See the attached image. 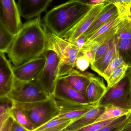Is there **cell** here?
<instances>
[{
    "instance_id": "obj_1",
    "label": "cell",
    "mask_w": 131,
    "mask_h": 131,
    "mask_svg": "<svg viewBox=\"0 0 131 131\" xmlns=\"http://www.w3.org/2000/svg\"><path fill=\"white\" fill-rule=\"evenodd\" d=\"M47 30L41 16L23 24L8 53L14 66H17L43 55L47 45Z\"/></svg>"
},
{
    "instance_id": "obj_2",
    "label": "cell",
    "mask_w": 131,
    "mask_h": 131,
    "mask_svg": "<svg viewBox=\"0 0 131 131\" xmlns=\"http://www.w3.org/2000/svg\"><path fill=\"white\" fill-rule=\"evenodd\" d=\"M82 2L70 1L48 12L43 25L49 32L61 37L93 7Z\"/></svg>"
},
{
    "instance_id": "obj_3",
    "label": "cell",
    "mask_w": 131,
    "mask_h": 131,
    "mask_svg": "<svg viewBox=\"0 0 131 131\" xmlns=\"http://www.w3.org/2000/svg\"><path fill=\"white\" fill-rule=\"evenodd\" d=\"M15 104L25 113L35 129L57 117L60 114L53 95L43 101L30 103L15 102Z\"/></svg>"
},
{
    "instance_id": "obj_4",
    "label": "cell",
    "mask_w": 131,
    "mask_h": 131,
    "mask_svg": "<svg viewBox=\"0 0 131 131\" xmlns=\"http://www.w3.org/2000/svg\"><path fill=\"white\" fill-rule=\"evenodd\" d=\"M46 30L47 41L51 45L60 59L59 77L64 76L75 68L76 59L82 55L80 49L71 42L49 32L47 29Z\"/></svg>"
},
{
    "instance_id": "obj_5",
    "label": "cell",
    "mask_w": 131,
    "mask_h": 131,
    "mask_svg": "<svg viewBox=\"0 0 131 131\" xmlns=\"http://www.w3.org/2000/svg\"><path fill=\"white\" fill-rule=\"evenodd\" d=\"M42 55L46 58V62L37 81L47 94L53 95L59 77L60 60L57 54L47 40L46 49Z\"/></svg>"
},
{
    "instance_id": "obj_6",
    "label": "cell",
    "mask_w": 131,
    "mask_h": 131,
    "mask_svg": "<svg viewBox=\"0 0 131 131\" xmlns=\"http://www.w3.org/2000/svg\"><path fill=\"white\" fill-rule=\"evenodd\" d=\"M51 96L42 89L36 80L28 82L15 81L13 89L7 96L15 102L30 103L45 101Z\"/></svg>"
},
{
    "instance_id": "obj_7",
    "label": "cell",
    "mask_w": 131,
    "mask_h": 131,
    "mask_svg": "<svg viewBox=\"0 0 131 131\" xmlns=\"http://www.w3.org/2000/svg\"><path fill=\"white\" fill-rule=\"evenodd\" d=\"M127 14H129V12H120V14L102 25L86 40L84 47L92 49L114 38L117 33L119 23Z\"/></svg>"
},
{
    "instance_id": "obj_8",
    "label": "cell",
    "mask_w": 131,
    "mask_h": 131,
    "mask_svg": "<svg viewBox=\"0 0 131 131\" xmlns=\"http://www.w3.org/2000/svg\"><path fill=\"white\" fill-rule=\"evenodd\" d=\"M107 4L102 3L93 6L87 13L61 38L70 42L77 40L90 27Z\"/></svg>"
},
{
    "instance_id": "obj_9",
    "label": "cell",
    "mask_w": 131,
    "mask_h": 131,
    "mask_svg": "<svg viewBox=\"0 0 131 131\" xmlns=\"http://www.w3.org/2000/svg\"><path fill=\"white\" fill-rule=\"evenodd\" d=\"M46 62V58L40 57L17 66H13L15 81L28 82L35 81L41 73Z\"/></svg>"
},
{
    "instance_id": "obj_10",
    "label": "cell",
    "mask_w": 131,
    "mask_h": 131,
    "mask_svg": "<svg viewBox=\"0 0 131 131\" xmlns=\"http://www.w3.org/2000/svg\"><path fill=\"white\" fill-rule=\"evenodd\" d=\"M55 100L60 111V114L57 117L70 119L73 122L82 117L92 108L97 107L89 103L84 104L56 99Z\"/></svg>"
},
{
    "instance_id": "obj_11",
    "label": "cell",
    "mask_w": 131,
    "mask_h": 131,
    "mask_svg": "<svg viewBox=\"0 0 131 131\" xmlns=\"http://www.w3.org/2000/svg\"><path fill=\"white\" fill-rule=\"evenodd\" d=\"M1 14L10 32L16 36L22 25L17 4L15 0H1Z\"/></svg>"
},
{
    "instance_id": "obj_12",
    "label": "cell",
    "mask_w": 131,
    "mask_h": 131,
    "mask_svg": "<svg viewBox=\"0 0 131 131\" xmlns=\"http://www.w3.org/2000/svg\"><path fill=\"white\" fill-rule=\"evenodd\" d=\"M127 81L123 79L108 91L101 101L99 105L105 107L109 104L131 110L128 94L125 95Z\"/></svg>"
},
{
    "instance_id": "obj_13",
    "label": "cell",
    "mask_w": 131,
    "mask_h": 131,
    "mask_svg": "<svg viewBox=\"0 0 131 131\" xmlns=\"http://www.w3.org/2000/svg\"><path fill=\"white\" fill-rule=\"evenodd\" d=\"M14 74L10 61L0 52V97L7 96L14 86Z\"/></svg>"
},
{
    "instance_id": "obj_14",
    "label": "cell",
    "mask_w": 131,
    "mask_h": 131,
    "mask_svg": "<svg viewBox=\"0 0 131 131\" xmlns=\"http://www.w3.org/2000/svg\"><path fill=\"white\" fill-rule=\"evenodd\" d=\"M52 0H18L17 6L21 16L31 20L41 16L47 10Z\"/></svg>"
},
{
    "instance_id": "obj_15",
    "label": "cell",
    "mask_w": 131,
    "mask_h": 131,
    "mask_svg": "<svg viewBox=\"0 0 131 131\" xmlns=\"http://www.w3.org/2000/svg\"><path fill=\"white\" fill-rule=\"evenodd\" d=\"M53 96L55 98L87 104V99L84 94L79 92L70 86L62 76L58 77Z\"/></svg>"
},
{
    "instance_id": "obj_16",
    "label": "cell",
    "mask_w": 131,
    "mask_h": 131,
    "mask_svg": "<svg viewBox=\"0 0 131 131\" xmlns=\"http://www.w3.org/2000/svg\"><path fill=\"white\" fill-rule=\"evenodd\" d=\"M107 92V88L102 79L93 74L85 92L88 103L95 106H99L101 101Z\"/></svg>"
},
{
    "instance_id": "obj_17",
    "label": "cell",
    "mask_w": 131,
    "mask_h": 131,
    "mask_svg": "<svg viewBox=\"0 0 131 131\" xmlns=\"http://www.w3.org/2000/svg\"><path fill=\"white\" fill-rule=\"evenodd\" d=\"M118 7L114 4H107L90 27L82 35L86 40L102 25L120 14Z\"/></svg>"
},
{
    "instance_id": "obj_18",
    "label": "cell",
    "mask_w": 131,
    "mask_h": 131,
    "mask_svg": "<svg viewBox=\"0 0 131 131\" xmlns=\"http://www.w3.org/2000/svg\"><path fill=\"white\" fill-rule=\"evenodd\" d=\"M92 74L90 72L81 71L74 68L62 77L70 86L77 91L85 94Z\"/></svg>"
},
{
    "instance_id": "obj_19",
    "label": "cell",
    "mask_w": 131,
    "mask_h": 131,
    "mask_svg": "<svg viewBox=\"0 0 131 131\" xmlns=\"http://www.w3.org/2000/svg\"><path fill=\"white\" fill-rule=\"evenodd\" d=\"M105 110V107L100 105L92 108L82 117L72 122L63 131H75L94 124Z\"/></svg>"
},
{
    "instance_id": "obj_20",
    "label": "cell",
    "mask_w": 131,
    "mask_h": 131,
    "mask_svg": "<svg viewBox=\"0 0 131 131\" xmlns=\"http://www.w3.org/2000/svg\"><path fill=\"white\" fill-rule=\"evenodd\" d=\"M115 43V38L113 44L107 53L98 60L90 63L92 69L102 77L114 57Z\"/></svg>"
},
{
    "instance_id": "obj_21",
    "label": "cell",
    "mask_w": 131,
    "mask_h": 131,
    "mask_svg": "<svg viewBox=\"0 0 131 131\" xmlns=\"http://www.w3.org/2000/svg\"><path fill=\"white\" fill-rule=\"evenodd\" d=\"M15 36L8 30L5 20L1 14L0 17V51L7 53L14 41Z\"/></svg>"
},
{
    "instance_id": "obj_22",
    "label": "cell",
    "mask_w": 131,
    "mask_h": 131,
    "mask_svg": "<svg viewBox=\"0 0 131 131\" xmlns=\"http://www.w3.org/2000/svg\"><path fill=\"white\" fill-rule=\"evenodd\" d=\"M73 122L70 119L56 117L33 131H63Z\"/></svg>"
},
{
    "instance_id": "obj_23",
    "label": "cell",
    "mask_w": 131,
    "mask_h": 131,
    "mask_svg": "<svg viewBox=\"0 0 131 131\" xmlns=\"http://www.w3.org/2000/svg\"><path fill=\"white\" fill-rule=\"evenodd\" d=\"M115 41L120 54L125 63L131 68V35L128 37L116 38Z\"/></svg>"
},
{
    "instance_id": "obj_24",
    "label": "cell",
    "mask_w": 131,
    "mask_h": 131,
    "mask_svg": "<svg viewBox=\"0 0 131 131\" xmlns=\"http://www.w3.org/2000/svg\"><path fill=\"white\" fill-rule=\"evenodd\" d=\"M105 110L95 123L118 117L129 114L131 110L120 107L113 105L109 104L105 106Z\"/></svg>"
},
{
    "instance_id": "obj_25",
    "label": "cell",
    "mask_w": 131,
    "mask_h": 131,
    "mask_svg": "<svg viewBox=\"0 0 131 131\" xmlns=\"http://www.w3.org/2000/svg\"><path fill=\"white\" fill-rule=\"evenodd\" d=\"M131 122V112L115 118L107 125L97 131H120Z\"/></svg>"
},
{
    "instance_id": "obj_26",
    "label": "cell",
    "mask_w": 131,
    "mask_h": 131,
    "mask_svg": "<svg viewBox=\"0 0 131 131\" xmlns=\"http://www.w3.org/2000/svg\"><path fill=\"white\" fill-rule=\"evenodd\" d=\"M128 69H129V66L125 63L114 70L107 81L108 92L124 79Z\"/></svg>"
},
{
    "instance_id": "obj_27",
    "label": "cell",
    "mask_w": 131,
    "mask_h": 131,
    "mask_svg": "<svg viewBox=\"0 0 131 131\" xmlns=\"http://www.w3.org/2000/svg\"><path fill=\"white\" fill-rule=\"evenodd\" d=\"M11 115L15 121L28 130L33 131L35 129L34 126L25 113L16 106L15 104L11 111Z\"/></svg>"
},
{
    "instance_id": "obj_28",
    "label": "cell",
    "mask_w": 131,
    "mask_h": 131,
    "mask_svg": "<svg viewBox=\"0 0 131 131\" xmlns=\"http://www.w3.org/2000/svg\"><path fill=\"white\" fill-rule=\"evenodd\" d=\"M125 63V62L124 59L120 54L115 41V53L114 57L105 70L102 77H103L105 79V81H107L109 78V76L111 73L114 71V70Z\"/></svg>"
},
{
    "instance_id": "obj_29",
    "label": "cell",
    "mask_w": 131,
    "mask_h": 131,
    "mask_svg": "<svg viewBox=\"0 0 131 131\" xmlns=\"http://www.w3.org/2000/svg\"><path fill=\"white\" fill-rule=\"evenodd\" d=\"M115 38L104 44L97 46L91 49V50L94 54V60L93 62L98 60L107 53L113 44Z\"/></svg>"
},
{
    "instance_id": "obj_30",
    "label": "cell",
    "mask_w": 131,
    "mask_h": 131,
    "mask_svg": "<svg viewBox=\"0 0 131 131\" xmlns=\"http://www.w3.org/2000/svg\"><path fill=\"white\" fill-rule=\"evenodd\" d=\"M0 115L11 112L15 106V102L7 96L0 97Z\"/></svg>"
},
{
    "instance_id": "obj_31",
    "label": "cell",
    "mask_w": 131,
    "mask_h": 131,
    "mask_svg": "<svg viewBox=\"0 0 131 131\" xmlns=\"http://www.w3.org/2000/svg\"><path fill=\"white\" fill-rule=\"evenodd\" d=\"M116 118H117L100 122H96L75 131H97L103 127L107 125Z\"/></svg>"
},
{
    "instance_id": "obj_32",
    "label": "cell",
    "mask_w": 131,
    "mask_h": 131,
    "mask_svg": "<svg viewBox=\"0 0 131 131\" xmlns=\"http://www.w3.org/2000/svg\"><path fill=\"white\" fill-rule=\"evenodd\" d=\"M90 65L89 60L84 55H81L78 57L75 61V68L79 71L85 72Z\"/></svg>"
},
{
    "instance_id": "obj_33",
    "label": "cell",
    "mask_w": 131,
    "mask_h": 131,
    "mask_svg": "<svg viewBox=\"0 0 131 131\" xmlns=\"http://www.w3.org/2000/svg\"><path fill=\"white\" fill-rule=\"evenodd\" d=\"M14 121V118L11 115L2 125L0 126V131H12Z\"/></svg>"
},
{
    "instance_id": "obj_34",
    "label": "cell",
    "mask_w": 131,
    "mask_h": 131,
    "mask_svg": "<svg viewBox=\"0 0 131 131\" xmlns=\"http://www.w3.org/2000/svg\"><path fill=\"white\" fill-rule=\"evenodd\" d=\"M105 4H114L123 6H128L131 4V0H105Z\"/></svg>"
},
{
    "instance_id": "obj_35",
    "label": "cell",
    "mask_w": 131,
    "mask_h": 131,
    "mask_svg": "<svg viewBox=\"0 0 131 131\" xmlns=\"http://www.w3.org/2000/svg\"><path fill=\"white\" fill-rule=\"evenodd\" d=\"M81 52L82 55H85L89 60L90 63L94 61V54L90 50L88 49H81Z\"/></svg>"
},
{
    "instance_id": "obj_36",
    "label": "cell",
    "mask_w": 131,
    "mask_h": 131,
    "mask_svg": "<svg viewBox=\"0 0 131 131\" xmlns=\"http://www.w3.org/2000/svg\"><path fill=\"white\" fill-rule=\"evenodd\" d=\"M85 41H86V39L83 35H82L77 40L71 43L80 48L81 50L84 47L85 43Z\"/></svg>"
},
{
    "instance_id": "obj_37",
    "label": "cell",
    "mask_w": 131,
    "mask_h": 131,
    "mask_svg": "<svg viewBox=\"0 0 131 131\" xmlns=\"http://www.w3.org/2000/svg\"><path fill=\"white\" fill-rule=\"evenodd\" d=\"M12 131H30L19 124L16 121L14 120L12 125Z\"/></svg>"
},
{
    "instance_id": "obj_38",
    "label": "cell",
    "mask_w": 131,
    "mask_h": 131,
    "mask_svg": "<svg viewBox=\"0 0 131 131\" xmlns=\"http://www.w3.org/2000/svg\"><path fill=\"white\" fill-rule=\"evenodd\" d=\"M70 1L82 2L84 3L91 5L93 6L102 4V3H105V0H70Z\"/></svg>"
},
{
    "instance_id": "obj_39",
    "label": "cell",
    "mask_w": 131,
    "mask_h": 131,
    "mask_svg": "<svg viewBox=\"0 0 131 131\" xmlns=\"http://www.w3.org/2000/svg\"><path fill=\"white\" fill-rule=\"evenodd\" d=\"M128 99H129V102H130V106L131 109V75H129L128 77Z\"/></svg>"
},
{
    "instance_id": "obj_40",
    "label": "cell",
    "mask_w": 131,
    "mask_h": 131,
    "mask_svg": "<svg viewBox=\"0 0 131 131\" xmlns=\"http://www.w3.org/2000/svg\"><path fill=\"white\" fill-rule=\"evenodd\" d=\"M120 131H131V122L128 124Z\"/></svg>"
},
{
    "instance_id": "obj_41",
    "label": "cell",
    "mask_w": 131,
    "mask_h": 131,
    "mask_svg": "<svg viewBox=\"0 0 131 131\" xmlns=\"http://www.w3.org/2000/svg\"><path fill=\"white\" fill-rule=\"evenodd\" d=\"M129 14L131 17V4L130 6V9H129Z\"/></svg>"
}]
</instances>
